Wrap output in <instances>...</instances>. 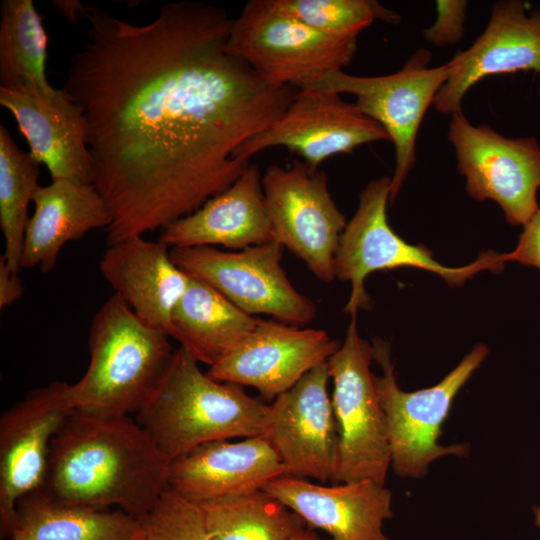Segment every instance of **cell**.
Here are the masks:
<instances>
[{
  "mask_svg": "<svg viewBox=\"0 0 540 540\" xmlns=\"http://www.w3.org/2000/svg\"><path fill=\"white\" fill-rule=\"evenodd\" d=\"M0 255V309L11 306L24 295V285L18 275Z\"/></svg>",
  "mask_w": 540,
  "mask_h": 540,
  "instance_id": "33",
  "label": "cell"
},
{
  "mask_svg": "<svg viewBox=\"0 0 540 540\" xmlns=\"http://www.w3.org/2000/svg\"><path fill=\"white\" fill-rule=\"evenodd\" d=\"M446 65L447 80L433 106L450 116L462 111L467 92L486 77L517 71L540 73V6L528 12L522 0L497 1L482 34Z\"/></svg>",
  "mask_w": 540,
  "mask_h": 540,
  "instance_id": "17",
  "label": "cell"
},
{
  "mask_svg": "<svg viewBox=\"0 0 540 540\" xmlns=\"http://www.w3.org/2000/svg\"><path fill=\"white\" fill-rule=\"evenodd\" d=\"M356 317L327 360L339 432L336 484L372 480L384 485L391 465L386 417L370 370L373 348L360 336Z\"/></svg>",
  "mask_w": 540,
  "mask_h": 540,
  "instance_id": "8",
  "label": "cell"
},
{
  "mask_svg": "<svg viewBox=\"0 0 540 540\" xmlns=\"http://www.w3.org/2000/svg\"><path fill=\"white\" fill-rule=\"evenodd\" d=\"M534 522L540 528V505L533 507Z\"/></svg>",
  "mask_w": 540,
  "mask_h": 540,
  "instance_id": "36",
  "label": "cell"
},
{
  "mask_svg": "<svg viewBox=\"0 0 540 540\" xmlns=\"http://www.w3.org/2000/svg\"><path fill=\"white\" fill-rule=\"evenodd\" d=\"M263 490L331 540H390L383 523L393 517L392 493L383 484L362 480L326 486L281 476Z\"/></svg>",
  "mask_w": 540,
  "mask_h": 540,
  "instance_id": "20",
  "label": "cell"
},
{
  "mask_svg": "<svg viewBox=\"0 0 540 540\" xmlns=\"http://www.w3.org/2000/svg\"><path fill=\"white\" fill-rule=\"evenodd\" d=\"M8 540H142L139 519L54 501L40 490L22 497Z\"/></svg>",
  "mask_w": 540,
  "mask_h": 540,
  "instance_id": "25",
  "label": "cell"
},
{
  "mask_svg": "<svg viewBox=\"0 0 540 540\" xmlns=\"http://www.w3.org/2000/svg\"><path fill=\"white\" fill-rule=\"evenodd\" d=\"M273 240L262 174L255 163L222 193L163 228L159 237L170 249L216 245L245 249Z\"/></svg>",
  "mask_w": 540,
  "mask_h": 540,
  "instance_id": "22",
  "label": "cell"
},
{
  "mask_svg": "<svg viewBox=\"0 0 540 540\" xmlns=\"http://www.w3.org/2000/svg\"><path fill=\"white\" fill-rule=\"evenodd\" d=\"M283 246L275 240L221 251L212 246L172 248L174 263L220 292L249 315L266 314L302 327L316 316L314 302L299 292L281 266Z\"/></svg>",
  "mask_w": 540,
  "mask_h": 540,
  "instance_id": "12",
  "label": "cell"
},
{
  "mask_svg": "<svg viewBox=\"0 0 540 540\" xmlns=\"http://www.w3.org/2000/svg\"><path fill=\"white\" fill-rule=\"evenodd\" d=\"M69 384L29 391L0 418V523L9 536L19 500L44 484L53 437L73 410Z\"/></svg>",
  "mask_w": 540,
  "mask_h": 540,
  "instance_id": "13",
  "label": "cell"
},
{
  "mask_svg": "<svg viewBox=\"0 0 540 540\" xmlns=\"http://www.w3.org/2000/svg\"><path fill=\"white\" fill-rule=\"evenodd\" d=\"M289 476L265 435L202 444L170 461L168 485L202 505L257 490Z\"/></svg>",
  "mask_w": 540,
  "mask_h": 540,
  "instance_id": "19",
  "label": "cell"
},
{
  "mask_svg": "<svg viewBox=\"0 0 540 540\" xmlns=\"http://www.w3.org/2000/svg\"><path fill=\"white\" fill-rule=\"evenodd\" d=\"M47 34L32 0H4L0 16V86L51 90Z\"/></svg>",
  "mask_w": 540,
  "mask_h": 540,
  "instance_id": "27",
  "label": "cell"
},
{
  "mask_svg": "<svg viewBox=\"0 0 540 540\" xmlns=\"http://www.w3.org/2000/svg\"><path fill=\"white\" fill-rule=\"evenodd\" d=\"M0 105L13 115L29 154L47 167L52 180L92 184L86 120L63 88L0 86Z\"/></svg>",
  "mask_w": 540,
  "mask_h": 540,
  "instance_id": "18",
  "label": "cell"
},
{
  "mask_svg": "<svg viewBox=\"0 0 540 540\" xmlns=\"http://www.w3.org/2000/svg\"><path fill=\"white\" fill-rule=\"evenodd\" d=\"M140 522L142 540H210L201 506L170 487Z\"/></svg>",
  "mask_w": 540,
  "mask_h": 540,
  "instance_id": "30",
  "label": "cell"
},
{
  "mask_svg": "<svg viewBox=\"0 0 540 540\" xmlns=\"http://www.w3.org/2000/svg\"><path fill=\"white\" fill-rule=\"evenodd\" d=\"M373 359L383 375L375 376V386L385 413L391 465L403 478H421L429 465L448 455L466 456L468 446L438 444L441 427L453 399L488 355V348L476 345L461 362L436 385L413 392L403 391L396 382L390 345L373 342Z\"/></svg>",
  "mask_w": 540,
  "mask_h": 540,
  "instance_id": "7",
  "label": "cell"
},
{
  "mask_svg": "<svg viewBox=\"0 0 540 540\" xmlns=\"http://www.w3.org/2000/svg\"><path fill=\"white\" fill-rule=\"evenodd\" d=\"M210 540H294L305 521L263 489L200 505Z\"/></svg>",
  "mask_w": 540,
  "mask_h": 540,
  "instance_id": "26",
  "label": "cell"
},
{
  "mask_svg": "<svg viewBox=\"0 0 540 540\" xmlns=\"http://www.w3.org/2000/svg\"><path fill=\"white\" fill-rule=\"evenodd\" d=\"M257 320L207 283L190 276L172 314L170 338L198 363L211 367L254 330Z\"/></svg>",
  "mask_w": 540,
  "mask_h": 540,
  "instance_id": "24",
  "label": "cell"
},
{
  "mask_svg": "<svg viewBox=\"0 0 540 540\" xmlns=\"http://www.w3.org/2000/svg\"><path fill=\"white\" fill-rule=\"evenodd\" d=\"M24 237L20 269L38 266L43 273L55 268L63 247L94 229L108 228L112 216L93 186L70 179L39 186Z\"/></svg>",
  "mask_w": 540,
  "mask_h": 540,
  "instance_id": "23",
  "label": "cell"
},
{
  "mask_svg": "<svg viewBox=\"0 0 540 540\" xmlns=\"http://www.w3.org/2000/svg\"><path fill=\"white\" fill-rule=\"evenodd\" d=\"M264 202L274 240L300 258L319 280L335 277L334 261L347 221L329 192L323 170L299 161L267 167Z\"/></svg>",
  "mask_w": 540,
  "mask_h": 540,
  "instance_id": "10",
  "label": "cell"
},
{
  "mask_svg": "<svg viewBox=\"0 0 540 540\" xmlns=\"http://www.w3.org/2000/svg\"><path fill=\"white\" fill-rule=\"evenodd\" d=\"M390 141L385 129L355 103L325 90H298L283 114L266 130L246 141L241 158L281 146L318 168L328 158L351 153L364 144Z\"/></svg>",
  "mask_w": 540,
  "mask_h": 540,
  "instance_id": "14",
  "label": "cell"
},
{
  "mask_svg": "<svg viewBox=\"0 0 540 540\" xmlns=\"http://www.w3.org/2000/svg\"><path fill=\"white\" fill-rule=\"evenodd\" d=\"M84 17L63 89L86 120L111 245L162 230L231 186L251 163L241 146L298 90L266 83L227 51L232 18L221 7L170 2L135 24L87 4Z\"/></svg>",
  "mask_w": 540,
  "mask_h": 540,
  "instance_id": "1",
  "label": "cell"
},
{
  "mask_svg": "<svg viewBox=\"0 0 540 540\" xmlns=\"http://www.w3.org/2000/svg\"><path fill=\"white\" fill-rule=\"evenodd\" d=\"M321 329L258 318L254 330L207 374L215 380L257 389L273 402L340 347Z\"/></svg>",
  "mask_w": 540,
  "mask_h": 540,
  "instance_id": "16",
  "label": "cell"
},
{
  "mask_svg": "<svg viewBox=\"0 0 540 540\" xmlns=\"http://www.w3.org/2000/svg\"><path fill=\"white\" fill-rule=\"evenodd\" d=\"M182 347L176 349L137 422L171 461L212 441L266 435L272 408L240 385L204 373Z\"/></svg>",
  "mask_w": 540,
  "mask_h": 540,
  "instance_id": "3",
  "label": "cell"
},
{
  "mask_svg": "<svg viewBox=\"0 0 540 540\" xmlns=\"http://www.w3.org/2000/svg\"><path fill=\"white\" fill-rule=\"evenodd\" d=\"M447 139L469 196L495 201L508 223L524 226L540 208L538 140L510 138L487 124L474 125L462 111L451 115Z\"/></svg>",
  "mask_w": 540,
  "mask_h": 540,
  "instance_id": "11",
  "label": "cell"
},
{
  "mask_svg": "<svg viewBox=\"0 0 540 540\" xmlns=\"http://www.w3.org/2000/svg\"><path fill=\"white\" fill-rule=\"evenodd\" d=\"M99 271L141 320L170 337L172 314L190 276L174 263L168 246L143 236L127 238L108 245Z\"/></svg>",
  "mask_w": 540,
  "mask_h": 540,
  "instance_id": "21",
  "label": "cell"
},
{
  "mask_svg": "<svg viewBox=\"0 0 540 540\" xmlns=\"http://www.w3.org/2000/svg\"><path fill=\"white\" fill-rule=\"evenodd\" d=\"M282 12L326 35L349 39L376 20L400 22V15L375 0H272Z\"/></svg>",
  "mask_w": 540,
  "mask_h": 540,
  "instance_id": "29",
  "label": "cell"
},
{
  "mask_svg": "<svg viewBox=\"0 0 540 540\" xmlns=\"http://www.w3.org/2000/svg\"><path fill=\"white\" fill-rule=\"evenodd\" d=\"M432 54L416 50L397 72L382 76H356L344 70L330 72L302 90L351 94L357 107L379 123L395 149L390 182L393 201L416 162V140L421 122L447 80L446 63L430 67Z\"/></svg>",
  "mask_w": 540,
  "mask_h": 540,
  "instance_id": "9",
  "label": "cell"
},
{
  "mask_svg": "<svg viewBox=\"0 0 540 540\" xmlns=\"http://www.w3.org/2000/svg\"><path fill=\"white\" fill-rule=\"evenodd\" d=\"M169 339L112 294L92 316L88 367L77 382L69 384L72 408L106 416L138 413L173 356Z\"/></svg>",
  "mask_w": 540,
  "mask_h": 540,
  "instance_id": "4",
  "label": "cell"
},
{
  "mask_svg": "<svg viewBox=\"0 0 540 540\" xmlns=\"http://www.w3.org/2000/svg\"><path fill=\"white\" fill-rule=\"evenodd\" d=\"M39 163L13 140L0 124V227L6 263L20 271L25 231L38 184Z\"/></svg>",
  "mask_w": 540,
  "mask_h": 540,
  "instance_id": "28",
  "label": "cell"
},
{
  "mask_svg": "<svg viewBox=\"0 0 540 540\" xmlns=\"http://www.w3.org/2000/svg\"><path fill=\"white\" fill-rule=\"evenodd\" d=\"M227 51L263 81L302 90L349 66L357 38H335L282 12L272 0H250L232 19Z\"/></svg>",
  "mask_w": 540,
  "mask_h": 540,
  "instance_id": "5",
  "label": "cell"
},
{
  "mask_svg": "<svg viewBox=\"0 0 540 540\" xmlns=\"http://www.w3.org/2000/svg\"><path fill=\"white\" fill-rule=\"evenodd\" d=\"M467 6L468 2L465 0L436 1V19L422 31V37L439 47L459 43L465 33Z\"/></svg>",
  "mask_w": 540,
  "mask_h": 540,
  "instance_id": "31",
  "label": "cell"
},
{
  "mask_svg": "<svg viewBox=\"0 0 540 540\" xmlns=\"http://www.w3.org/2000/svg\"><path fill=\"white\" fill-rule=\"evenodd\" d=\"M170 460L130 416L73 409L53 437L46 478L50 499L143 518L169 487Z\"/></svg>",
  "mask_w": 540,
  "mask_h": 540,
  "instance_id": "2",
  "label": "cell"
},
{
  "mask_svg": "<svg viewBox=\"0 0 540 540\" xmlns=\"http://www.w3.org/2000/svg\"><path fill=\"white\" fill-rule=\"evenodd\" d=\"M390 182V177L383 176L365 186L358 208L341 234L334 270L335 277L351 283L345 313L357 316L359 310L370 306L365 279L375 271L414 267L439 275L450 286H460L483 270L497 272L504 268V253L488 251L466 266L448 267L436 261L425 246L405 242L388 223Z\"/></svg>",
  "mask_w": 540,
  "mask_h": 540,
  "instance_id": "6",
  "label": "cell"
},
{
  "mask_svg": "<svg viewBox=\"0 0 540 540\" xmlns=\"http://www.w3.org/2000/svg\"><path fill=\"white\" fill-rule=\"evenodd\" d=\"M328 362L307 372L271 402L267 439L289 476L336 484L339 432L327 384Z\"/></svg>",
  "mask_w": 540,
  "mask_h": 540,
  "instance_id": "15",
  "label": "cell"
},
{
  "mask_svg": "<svg viewBox=\"0 0 540 540\" xmlns=\"http://www.w3.org/2000/svg\"><path fill=\"white\" fill-rule=\"evenodd\" d=\"M52 5L73 25L85 16L87 6L79 0H52Z\"/></svg>",
  "mask_w": 540,
  "mask_h": 540,
  "instance_id": "34",
  "label": "cell"
},
{
  "mask_svg": "<svg viewBox=\"0 0 540 540\" xmlns=\"http://www.w3.org/2000/svg\"><path fill=\"white\" fill-rule=\"evenodd\" d=\"M294 540H327L317 535V533L308 527H305Z\"/></svg>",
  "mask_w": 540,
  "mask_h": 540,
  "instance_id": "35",
  "label": "cell"
},
{
  "mask_svg": "<svg viewBox=\"0 0 540 540\" xmlns=\"http://www.w3.org/2000/svg\"><path fill=\"white\" fill-rule=\"evenodd\" d=\"M504 256L506 262L515 261L540 270V208L523 226L515 249Z\"/></svg>",
  "mask_w": 540,
  "mask_h": 540,
  "instance_id": "32",
  "label": "cell"
}]
</instances>
